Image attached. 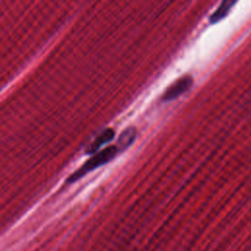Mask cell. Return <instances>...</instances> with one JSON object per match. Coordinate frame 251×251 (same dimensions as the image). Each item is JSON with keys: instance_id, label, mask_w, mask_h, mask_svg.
<instances>
[{"instance_id": "obj_1", "label": "cell", "mask_w": 251, "mask_h": 251, "mask_svg": "<svg viewBox=\"0 0 251 251\" xmlns=\"http://www.w3.org/2000/svg\"><path fill=\"white\" fill-rule=\"evenodd\" d=\"M120 151H119L117 145H111V146H108V147L102 149L101 151L94 153L78 170H76L74 174H72L68 177L67 182L73 183V182L78 180L79 178H81L82 176H84L89 172L109 163L111 160H113L116 157V155Z\"/></svg>"}, {"instance_id": "obj_2", "label": "cell", "mask_w": 251, "mask_h": 251, "mask_svg": "<svg viewBox=\"0 0 251 251\" xmlns=\"http://www.w3.org/2000/svg\"><path fill=\"white\" fill-rule=\"evenodd\" d=\"M193 79L190 75H185L177 79L176 82H174L172 85L168 87V89L165 91V93L162 96V101L168 102L171 100H174L177 98L179 95L183 94L185 91H187L191 85H192Z\"/></svg>"}, {"instance_id": "obj_3", "label": "cell", "mask_w": 251, "mask_h": 251, "mask_svg": "<svg viewBox=\"0 0 251 251\" xmlns=\"http://www.w3.org/2000/svg\"><path fill=\"white\" fill-rule=\"evenodd\" d=\"M115 136V131L113 128H106L104 129L97 137L96 139L91 142L87 148L85 149V152L87 154H94L96 152H98V150L100 149V147L104 144H107L108 142H110Z\"/></svg>"}, {"instance_id": "obj_4", "label": "cell", "mask_w": 251, "mask_h": 251, "mask_svg": "<svg viewBox=\"0 0 251 251\" xmlns=\"http://www.w3.org/2000/svg\"><path fill=\"white\" fill-rule=\"evenodd\" d=\"M136 137V129L133 126H129L127 128H126L119 136L118 141H117V147L119 149V151H124L126 149H127L132 142L135 140Z\"/></svg>"}, {"instance_id": "obj_5", "label": "cell", "mask_w": 251, "mask_h": 251, "mask_svg": "<svg viewBox=\"0 0 251 251\" xmlns=\"http://www.w3.org/2000/svg\"><path fill=\"white\" fill-rule=\"evenodd\" d=\"M236 1L237 0H223L222 3L220 4V6L218 7V9L211 15L210 23L216 24L219 21H221L222 19H224L227 15V13L231 9V7L236 3Z\"/></svg>"}]
</instances>
